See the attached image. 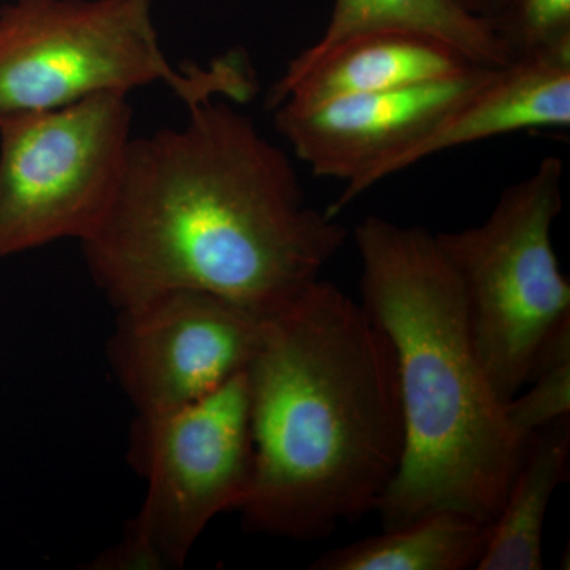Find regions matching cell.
Segmentation results:
<instances>
[{
    "label": "cell",
    "mask_w": 570,
    "mask_h": 570,
    "mask_svg": "<svg viewBox=\"0 0 570 570\" xmlns=\"http://www.w3.org/2000/svg\"><path fill=\"white\" fill-rule=\"evenodd\" d=\"M489 21L513 61L570 41V0H510Z\"/></svg>",
    "instance_id": "2e32d148"
},
{
    "label": "cell",
    "mask_w": 570,
    "mask_h": 570,
    "mask_svg": "<svg viewBox=\"0 0 570 570\" xmlns=\"http://www.w3.org/2000/svg\"><path fill=\"white\" fill-rule=\"evenodd\" d=\"M569 463L570 415L540 428L528 441L475 570L543 569V524Z\"/></svg>",
    "instance_id": "4fadbf2b"
},
{
    "label": "cell",
    "mask_w": 570,
    "mask_h": 570,
    "mask_svg": "<svg viewBox=\"0 0 570 570\" xmlns=\"http://www.w3.org/2000/svg\"><path fill=\"white\" fill-rule=\"evenodd\" d=\"M151 0H10L0 7V122L104 92L164 82L187 107L246 102L254 78L232 56L212 69H176L160 50Z\"/></svg>",
    "instance_id": "277c9868"
},
{
    "label": "cell",
    "mask_w": 570,
    "mask_h": 570,
    "mask_svg": "<svg viewBox=\"0 0 570 570\" xmlns=\"http://www.w3.org/2000/svg\"><path fill=\"white\" fill-rule=\"evenodd\" d=\"M562 178L560 157H546L502 190L482 224L434 234L459 279L482 365L505 403L527 387L546 348L570 325V284L551 242Z\"/></svg>",
    "instance_id": "5b68a950"
},
{
    "label": "cell",
    "mask_w": 570,
    "mask_h": 570,
    "mask_svg": "<svg viewBox=\"0 0 570 570\" xmlns=\"http://www.w3.org/2000/svg\"><path fill=\"white\" fill-rule=\"evenodd\" d=\"M116 313L107 354L137 419L164 417L245 373L264 335V316L208 292H165Z\"/></svg>",
    "instance_id": "ba28073f"
},
{
    "label": "cell",
    "mask_w": 570,
    "mask_h": 570,
    "mask_svg": "<svg viewBox=\"0 0 570 570\" xmlns=\"http://www.w3.org/2000/svg\"><path fill=\"white\" fill-rule=\"evenodd\" d=\"M354 238L362 305L392 344L403 407V460L377 509L384 530L441 510L491 524L528 442L482 365L459 279L426 228L370 216Z\"/></svg>",
    "instance_id": "3957f363"
},
{
    "label": "cell",
    "mask_w": 570,
    "mask_h": 570,
    "mask_svg": "<svg viewBox=\"0 0 570 570\" xmlns=\"http://www.w3.org/2000/svg\"><path fill=\"white\" fill-rule=\"evenodd\" d=\"M129 96L104 92L0 122V261L102 223L132 141Z\"/></svg>",
    "instance_id": "52a82bcc"
},
{
    "label": "cell",
    "mask_w": 570,
    "mask_h": 570,
    "mask_svg": "<svg viewBox=\"0 0 570 570\" xmlns=\"http://www.w3.org/2000/svg\"><path fill=\"white\" fill-rule=\"evenodd\" d=\"M129 461L148 482L140 512L94 569H181L219 513L239 510L253 487L249 392L238 374L189 406L135 419Z\"/></svg>",
    "instance_id": "8992f818"
},
{
    "label": "cell",
    "mask_w": 570,
    "mask_h": 570,
    "mask_svg": "<svg viewBox=\"0 0 570 570\" xmlns=\"http://www.w3.org/2000/svg\"><path fill=\"white\" fill-rule=\"evenodd\" d=\"M455 2L469 13L483 18V20H491L508 6L510 0H455Z\"/></svg>",
    "instance_id": "e0dca14e"
},
{
    "label": "cell",
    "mask_w": 570,
    "mask_h": 570,
    "mask_svg": "<svg viewBox=\"0 0 570 570\" xmlns=\"http://www.w3.org/2000/svg\"><path fill=\"white\" fill-rule=\"evenodd\" d=\"M460 51L417 32L360 33L303 69H287L268 92L269 110L444 80L474 67ZM483 67V66H482Z\"/></svg>",
    "instance_id": "8fae6325"
},
{
    "label": "cell",
    "mask_w": 570,
    "mask_h": 570,
    "mask_svg": "<svg viewBox=\"0 0 570 570\" xmlns=\"http://www.w3.org/2000/svg\"><path fill=\"white\" fill-rule=\"evenodd\" d=\"M247 531L314 542L379 509L404 452L395 354L362 303L318 279L265 317L246 370Z\"/></svg>",
    "instance_id": "7a4b0ae2"
},
{
    "label": "cell",
    "mask_w": 570,
    "mask_h": 570,
    "mask_svg": "<svg viewBox=\"0 0 570 570\" xmlns=\"http://www.w3.org/2000/svg\"><path fill=\"white\" fill-rule=\"evenodd\" d=\"M499 69V67H498ZM497 69L474 66L444 80L275 111L277 132L316 176L351 184L419 140Z\"/></svg>",
    "instance_id": "9c48e42d"
},
{
    "label": "cell",
    "mask_w": 570,
    "mask_h": 570,
    "mask_svg": "<svg viewBox=\"0 0 570 570\" xmlns=\"http://www.w3.org/2000/svg\"><path fill=\"white\" fill-rule=\"evenodd\" d=\"M134 137L110 208L81 249L116 311L174 291L268 317L321 279L346 228L307 205L294 165L223 97Z\"/></svg>",
    "instance_id": "6da1fadb"
},
{
    "label": "cell",
    "mask_w": 570,
    "mask_h": 570,
    "mask_svg": "<svg viewBox=\"0 0 570 570\" xmlns=\"http://www.w3.org/2000/svg\"><path fill=\"white\" fill-rule=\"evenodd\" d=\"M489 523L453 510L420 517L403 527L326 551L313 570H468L478 568Z\"/></svg>",
    "instance_id": "5bb4252c"
},
{
    "label": "cell",
    "mask_w": 570,
    "mask_h": 570,
    "mask_svg": "<svg viewBox=\"0 0 570 570\" xmlns=\"http://www.w3.org/2000/svg\"><path fill=\"white\" fill-rule=\"evenodd\" d=\"M524 395L510 400L505 411L521 441L570 415V325L562 328L543 352Z\"/></svg>",
    "instance_id": "9a60e30c"
},
{
    "label": "cell",
    "mask_w": 570,
    "mask_h": 570,
    "mask_svg": "<svg viewBox=\"0 0 570 570\" xmlns=\"http://www.w3.org/2000/svg\"><path fill=\"white\" fill-rule=\"evenodd\" d=\"M570 126V41L551 50L513 59L499 67L466 99L445 112L419 140L346 184L325 209L340 216L355 198L382 179L400 174L428 157L501 135Z\"/></svg>",
    "instance_id": "30bf717a"
},
{
    "label": "cell",
    "mask_w": 570,
    "mask_h": 570,
    "mask_svg": "<svg viewBox=\"0 0 570 570\" xmlns=\"http://www.w3.org/2000/svg\"><path fill=\"white\" fill-rule=\"evenodd\" d=\"M406 31L444 41L475 66L510 62L489 20L461 9L455 0H335L324 36L296 56L287 69H303L341 41L360 33Z\"/></svg>",
    "instance_id": "7c38bea8"
}]
</instances>
